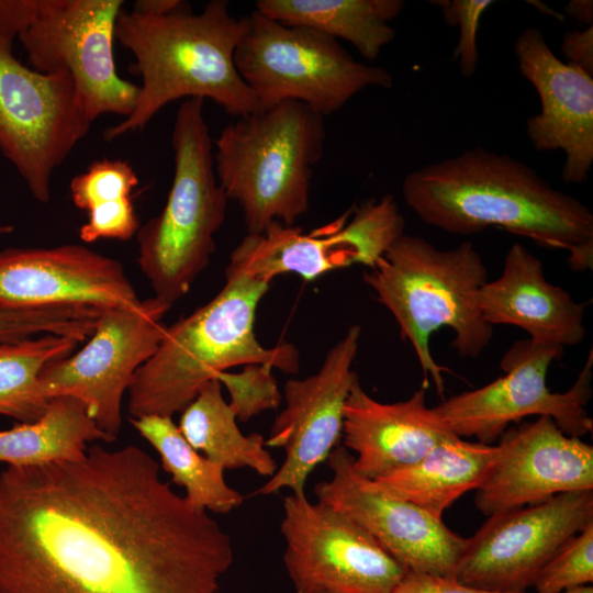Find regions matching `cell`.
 <instances>
[{"mask_svg": "<svg viewBox=\"0 0 593 593\" xmlns=\"http://www.w3.org/2000/svg\"><path fill=\"white\" fill-rule=\"evenodd\" d=\"M130 445L0 472V593H219L232 540Z\"/></svg>", "mask_w": 593, "mask_h": 593, "instance_id": "obj_1", "label": "cell"}, {"mask_svg": "<svg viewBox=\"0 0 593 593\" xmlns=\"http://www.w3.org/2000/svg\"><path fill=\"white\" fill-rule=\"evenodd\" d=\"M402 194L421 221L456 235L496 227L569 251L593 240L589 206L523 161L482 147L409 172Z\"/></svg>", "mask_w": 593, "mask_h": 593, "instance_id": "obj_2", "label": "cell"}, {"mask_svg": "<svg viewBox=\"0 0 593 593\" xmlns=\"http://www.w3.org/2000/svg\"><path fill=\"white\" fill-rule=\"evenodd\" d=\"M246 26V16L234 18L226 0L209 1L200 13L190 5L161 16L122 10L115 38L133 54L142 83L130 115L108 127L103 137L113 141L142 131L179 99H210L237 118L256 112L257 101L234 61Z\"/></svg>", "mask_w": 593, "mask_h": 593, "instance_id": "obj_3", "label": "cell"}, {"mask_svg": "<svg viewBox=\"0 0 593 593\" xmlns=\"http://www.w3.org/2000/svg\"><path fill=\"white\" fill-rule=\"evenodd\" d=\"M225 278L212 300L167 326L156 353L137 369L127 390L131 418L172 417L204 383L235 366L265 363L298 372L294 346L267 348L255 334L257 306L271 282L244 273L225 272Z\"/></svg>", "mask_w": 593, "mask_h": 593, "instance_id": "obj_4", "label": "cell"}, {"mask_svg": "<svg viewBox=\"0 0 593 593\" xmlns=\"http://www.w3.org/2000/svg\"><path fill=\"white\" fill-rule=\"evenodd\" d=\"M363 280L398 322L402 338L413 346L425 382L430 377L441 396L447 369L433 358L432 335L449 327L455 335L452 347L462 358L479 357L493 337V326L479 306L488 271L470 242L443 250L404 233L363 273Z\"/></svg>", "mask_w": 593, "mask_h": 593, "instance_id": "obj_5", "label": "cell"}, {"mask_svg": "<svg viewBox=\"0 0 593 593\" xmlns=\"http://www.w3.org/2000/svg\"><path fill=\"white\" fill-rule=\"evenodd\" d=\"M325 118L286 101L224 126L213 153L217 182L240 206L248 234L272 222L295 225L310 204L314 166L325 143Z\"/></svg>", "mask_w": 593, "mask_h": 593, "instance_id": "obj_6", "label": "cell"}, {"mask_svg": "<svg viewBox=\"0 0 593 593\" xmlns=\"http://www.w3.org/2000/svg\"><path fill=\"white\" fill-rule=\"evenodd\" d=\"M203 108L201 98L181 102L171 133L175 169L167 201L136 233L141 271L154 296L170 307L209 265L227 210Z\"/></svg>", "mask_w": 593, "mask_h": 593, "instance_id": "obj_7", "label": "cell"}, {"mask_svg": "<svg viewBox=\"0 0 593 593\" xmlns=\"http://www.w3.org/2000/svg\"><path fill=\"white\" fill-rule=\"evenodd\" d=\"M246 19L234 61L258 110L295 101L325 118L368 87L393 86L387 69L356 60L323 32L286 25L256 10Z\"/></svg>", "mask_w": 593, "mask_h": 593, "instance_id": "obj_8", "label": "cell"}, {"mask_svg": "<svg viewBox=\"0 0 593 593\" xmlns=\"http://www.w3.org/2000/svg\"><path fill=\"white\" fill-rule=\"evenodd\" d=\"M564 348L522 339L503 355L504 376L472 391L456 394L434 406L436 414L460 438L495 441L513 424L527 416H549L569 436L581 438L593 430L588 404L592 395L593 350L566 392L547 385L550 365Z\"/></svg>", "mask_w": 593, "mask_h": 593, "instance_id": "obj_9", "label": "cell"}, {"mask_svg": "<svg viewBox=\"0 0 593 593\" xmlns=\"http://www.w3.org/2000/svg\"><path fill=\"white\" fill-rule=\"evenodd\" d=\"M91 123L69 74L36 71L0 42V153L35 200L49 202L54 171Z\"/></svg>", "mask_w": 593, "mask_h": 593, "instance_id": "obj_10", "label": "cell"}, {"mask_svg": "<svg viewBox=\"0 0 593 593\" xmlns=\"http://www.w3.org/2000/svg\"><path fill=\"white\" fill-rule=\"evenodd\" d=\"M170 306L155 296L130 307L103 310L86 345L47 365L40 376L43 396H71L110 441L122 426V401L135 372L157 350Z\"/></svg>", "mask_w": 593, "mask_h": 593, "instance_id": "obj_11", "label": "cell"}, {"mask_svg": "<svg viewBox=\"0 0 593 593\" xmlns=\"http://www.w3.org/2000/svg\"><path fill=\"white\" fill-rule=\"evenodd\" d=\"M404 230L405 219L390 194L366 200L307 233L275 221L264 232L244 236L225 272L271 282L282 273L314 280L356 264L371 268Z\"/></svg>", "mask_w": 593, "mask_h": 593, "instance_id": "obj_12", "label": "cell"}, {"mask_svg": "<svg viewBox=\"0 0 593 593\" xmlns=\"http://www.w3.org/2000/svg\"><path fill=\"white\" fill-rule=\"evenodd\" d=\"M122 0H43L34 22L19 36L31 68L71 76L88 119L126 118L138 86L116 71L113 43Z\"/></svg>", "mask_w": 593, "mask_h": 593, "instance_id": "obj_13", "label": "cell"}, {"mask_svg": "<svg viewBox=\"0 0 593 593\" xmlns=\"http://www.w3.org/2000/svg\"><path fill=\"white\" fill-rule=\"evenodd\" d=\"M283 564L294 593H391L402 567L348 515L305 493L283 500Z\"/></svg>", "mask_w": 593, "mask_h": 593, "instance_id": "obj_14", "label": "cell"}, {"mask_svg": "<svg viewBox=\"0 0 593 593\" xmlns=\"http://www.w3.org/2000/svg\"><path fill=\"white\" fill-rule=\"evenodd\" d=\"M593 523V490L489 516L467 538L452 577L496 592H526L553 555Z\"/></svg>", "mask_w": 593, "mask_h": 593, "instance_id": "obj_15", "label": "cell"}, {"mask_svg": "<svg viewBox=\"0 0 593 593\" xmlns=\"http://www.w3.org/2000/svg\"><path fill=\"white\" fill-rule=\"evenodd\" d=\"M360 336V326H350L328 350L316 373L286 382V406L265 438L266 446L281 448L284 458L275 474L255 494L272 495L282 490L305 493L311 473L327 461L339 445L345 403L357 376L351 367Z\"/></svg>", "mask_w": 593, "mask_h": 593, "instance_id": "obj_16", "label": "cell"}, {"mask_svg": "<svg viewBox=\"0 0 593 593\" xmlns=\"http://www.w3.org/2000/svg\"><path fill=\"white\" fill-rule=\"evenodd\" d=\"M329 479L318 482V502L343 512L366 529L406 571L451 575L467 538L441 517L377 488L354 468L338 445L329 455Z\"/></svg>", "mask_w": 593, "mask_h": 593, "instance_id": "obj_17", "label": "cell"}, {"mask_svg": "<svg viewBox=\"0 0 593 593\" xmlns=\"http://www.w3.org/2000/svg\"><path fill=\"white\" fill-rule=\"evenodd\" d=\"M583 490H593V447L542 415L500 436L474 504L492 516Z\"/></svg>", "mask_w": 593, "mask_h": 593, "instance_id": "obj_18", "label": "cell"}, {"mask_svg": "<svg viewBox=\"0 0 593 593\" xmlns=\"http://www.w3.org/2000/svg\"><path fill=\"white\" fill-rule=\"evenodd\" d=\"M138 299L122 264L83 245L0 251V307L119 309Z\"/></svg>", "mask_w": 593, "mask_h": 593, "instance_id": "obj_19", "label": "cell"}, {"mask_svg": "<svg viewBox=\"0 0 593 593\" xmlns=\"http://www.w3.org/2000/svg\"><path fill=\"white\" fill-rule=\"evenodd\" d=\"M514 52L540 99V112L526 121L529 141L536 150L566 154L563 182L585 181L593 164V76L560 60L538 27L525 29Z\"/></svg>", "mask_w": 593, "mask_h": 593, "instance_id": "obj_20", "label": "cell"}, {"mask_svg": "<svg viewBox=\"0 0 593 593\" xmlns=\"http://www.w3.org/2000/svg\"><path fill=\"white\" fill-rule=\"evenodd\" d=\"M456 436L426 405L425 388L407 400L382 403L354 379L344 409L343 440L355 452L354 468L376 480L413 465L438 444Z\"/></svg>", "mask_w": 593, "mask_h": 593, "instance_id": "obj_21", "label": "cell"}, {"mask_svg": "<svg viewBox=\"0 0 593 593\" xmlns=\"http://www.w3.org/2000/svg\"><path fill=\"white\" fill-rule=\"evenodd\" d=\"M479 306L491 326H517L536 343L566 348L586 333L585 303L548 282L540 259L518 243L506 253L501 276L481 288Z\"/></svg>", "mask_w": 593, "mask_h": 593, "instance_id": "obj_22", "label": "cell"}, {"mask_svg": "<svg viewBox=\"0 0 593 593\" xmlns=\"http://www.w3.org/2000/svg\"><path fill=\"white\" fill-rule=\"evenodd\" d=\"M495 454L496 446L454 436L413 465L371 481L382 491L441 517L460 496L479 488Z\"/></svg>", "mask_w": 593, "mask_h": 593, "instance_id": "obj_23", "label": "cell"}, {"mask_svg": "<svg viewBox=\"0 0 593 593\" xmlns=\"http://www.w3.org/2000/svg\"><path fill=\"white\" fill-rule=\"evenodd\" d=\"M403 8L402 0H258L255 10L286 25L345 40L372 61L394 40L390 22Z\"/></svg>", "mask_w": 593, "mask_h": 593, "instance_id": "obj_24", "label": "cell"}, {"mask_svg": "<svg viewBox=\"0 0 593 593\" xmlns=\"http://www.w3.org/2000/svg\"><path fill=\"white\" fill-rule=\"evenodd\" d=\"M216 379L202 385L181 412L179 429L187 441L224 470L248 468L270 478L278 465L258 433L245 435Z\"/></svg>", "mask_w": 593, "mask_h": 593, "instance_id": "obj_25", "label": "cell"}, {"mask_svg": "<svg viewBox=\"0 0 593 593\" xmlns=\"http://www.w3.org/2000/svg\"><path fill=\"white\" fill-rule=\"evenodd\" d=\"M96 440L110 443L80 401L58 396L37 419L0 430V462L30 467L78 460Z\"/></svg>", "mask_w": 593, "mask_h": 593, "instance_id": "obj_26", "label": "cell"}, {"mask_svg": "<svg viewBox=\"0 0 593 593\" xmlns=\"http://www.w3.org/2000/svg\"><path fill=\"white\" fill-rule=\"evenodd\" d=\"M139 435L157 451L171 482L183 488L186 500L195 508L227 514L238 508L244 496L224 478V469L195 450L172 417L146 415L131 418Z\"/></svg>", "mask_w": 593, "mask_h": 593, "instance_id": "obj_27", "label": "cell"}, {"mask_svg": "<svg viewBox=\"0 0 593 593\" xmlns=\"http://www.w3.org/2000/svg\"><path fill=\"white\" fill-rule=\"evenodd\" d=\"M80 343L75 337L54 334L0 340V415L21 423L37 419L51 401L41 391L42 371L71 355Z\"/></svg>", "mask_w": 593, "mask_h": 593, "instance_id": "obj_28", "label": "cell"}, {"mask_svg": "<svg viewBox=\"0 0 593 593\" xmlns=\"http://www.w3.org/2000/svg\"><path fill=\"white\" fill-rule=\"evenodd\" d=\"M137 175L126 160L100 159L75 176L69 184L74 204L88 213L94 228L113 231L136 217L131 193Z\"/></svg>", "mask_w": 593, "mask_h": 593, "instance_id": "obj_29", "label": "cell"}, {"mask_svg": "<svg viewBox=\"0 0 593 593\" xmlns=\"http://www.w3.org/2000/svg\"><path fill=\"white\" fill-rule=\"evenodd\" d=\"M13 226L0 224V235ZM92 328V312L87 309L11 310L0 307V340L14 342L44 334L85 339Z\"/></svg>", "mask_w": 593, "mask_h": 593, "instance_id": "obj_30", "label": "cell"}, {"mask_svg": "<svg viewBox=\"0 0 593 593\" xmlns=\"http://www.w3.org/2000/svg\"><path fill=\"white\" fill-rule=\"evenodd\" d=\"M593 582V523L570 538L545 564L536 593H562Z\"/></svg>", "mask_w": 593, "mask_h": 593, "instance_id": "obj_31", "label": "cell"}, {"mask_svg": "<svg viewBox=\"0 0 593 593\" xmlns=\"http://www.w3.org/2000/svg\"><path fill=\"white\" fill-rule=\"evenodd\" d=\"M272 370L270 365L248 363L238 372L217 374L216 380L227 390V403L237 421L247 422L280 405L282 396Z\"/></svg>", "mask_w": 593, "mask_h": 593, "instance_id": "obj_32", "label": "cell"}, {"mask_svg": "<svg viewBox=\"0 0 593 593\" xmlns=\"http://www.w3.org/2000/svg\"><path fill=\"white\" fill-rule=\"evenodd\" d=\"M441 9L449 25H458L460 35L452 58L458 60L465 77L472 76L478 66L479 53L477 34L481 16L494 1L491 0H452L433 1Z\"/></svg>", "mask_w": 593, "mask_h": 593, "instance_id": "obj_33", "label": "cell"}, {"mask_svg": "<svg viewBox=\"0 0 593 593\" xmlns=\"http://www.w3.org/2000/svg\"><path fill=\"white\" fill-rule=\"evenodd\" d=\"M391 593H527L496 592L474 588L452 575L406 571Z\"/></svg>", "mask_w": 593, "mask_h": 593, "instance_id": "obj_34", "label": "cell"}, {"mask_svg": "<svg viewBox=\"0 0 593 593\" xmlns=\"http://www.w3.org/2000/svg\"><path fill=\"white\" fill-rule=\"evenodd\" d=\"M43 0H0V42H12L34 22Z\"/></svg>", "mask_w": 593, "mask_h": 593, "instance_id": "obj_35", "label": "cell"}, {"mask_svg": "<svg viewBox=\"0 0 593 593\" xmlns=\"http://www.w3.org/2000/svg\"><path fill=\"white\" fill-rule=\"evenodd\" d=\"M561 53L568 63L593 76V25L585 30H572L564 33Z\"/></svg>", "mask_w": 593, "mask_h": 593, "instance_id": "obj_36", "label": "cell"}, {"mask_svg": "<svg viewBox=\"0 0 593 593\" xmlns=\"http://www.w3.org/2000/svg\"><path fill=\"white\" fill-rule=\"evenodd\" d=\"M189 7L181 0H137L134 2L133 12L146 16L167 15Z\"/></svg>", "mask_w": 593, "mask_h": 593, "instance_id": "obj_37", "label": "cell"}, {"mask_svg": "<svg viewBox=\"0 0 593 593\" xmlns=\"http://www.w3.org/2000/svg\"><path fill=\"white\" fill-rule=\"evenodd\" d=\"M566 11L578 22L588 26L593 22V1L592 0H571L566 5Z\"/></svg>", "mask_w": 593, "mask_h": 593, "instance_id": "obj_38", "label": "cell"}, {"mask_svg": "<svg viewBox=\"0 0 593 593\" xmlns=\"http://www.w3.org/2000/svg\"><path fill=\"white\" fill-rule=\"evenodd\" d=\"M593 240L577 246L570 251L569 264L572 270L592 268Z\"/></svg>", "mask_w": 593, "mask_h": 593, "instance_id": "obj_39", "label": "cell"}, {"mask_svg": "<svg viewBox=\"0 0 593 593\" xmlns=\"http://www.w3.org/2000/svg\"><path fill=\"white\" fill-rule=\"evenodd\" d=\"M562 593H593V586L591 584L584 585L573 590L564 591Z\"/></svg>", "mask_w": 593, "mask_h": 593, "instance_id": "obj_40", "label": "cell"}]
</instances>
